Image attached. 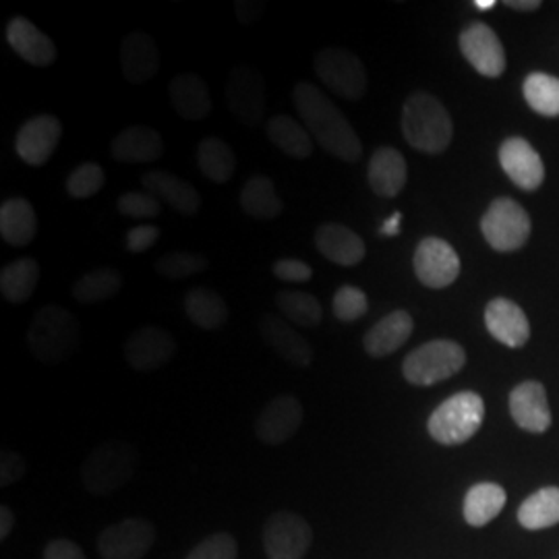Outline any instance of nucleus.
<instances>
[{"label": "nucleus", "mask_w": 559, "mask_h": 559, "mask_svg": "<svg viewBox=\"0 0 559 559\" xmlns=\"http://www.w3.org/2000/svg\"><path fill=\"white\" fill-rule=\"evenodd\" d=\"M293 100L305 129L330 156L340 158L342 162L360 160L362 143L355 127L340 112L338 106L321 92L320 87H316L313 83L300 81L293 90Z\"/></svg>", "instance_id": "1"}, {"label": "nucleus", "mask_w": 559, "mask_h": 559, "mask_svg": "<svg viewBox=\"0 0 559 559\" xmlns=\"http://www.w3.org/2000/svg\"><path fill=\"white\" fill-rule=\"evenodd\" d=\"M402 135L423 154L438 156L454 138V122L448 108L429 92H415L402 108Z\"/></svg>", "instance_id": "2"}, {"label": "nucleus", "mask_w": 559, "mask_h": 559, "mask_svg": "<svg viewBox=\"0 0 559 559\" xmlns=\"http://www.w3.org/2000/svg\"><path fill=\"white\" fill-rule=\"evenodd\" d=\"M27 342L36 359L57 365L80 346V321L60 305H44L32 318Z\"/></svg>", "instance_id": "3"}, {"label": "nucleus", "mask_w": 559, "mask_h": 559, "mask_svg": "<svg viewBox=\"0 0 559 559\" xmlns=\"http://www.w3.org/2000/svg\"><path fill=\"white\" fill-rule=\"evenodd\" d=\"M138 462V450L129 441H104L83 462L81 483L96 496L115 493L135 475Z\"/></svg>", "instance_id": "4"}, {"label": "nucleus", "mask_w": 559, "mask_h": 559, "mask_svg": "<svg viewBox=\"0 0 559 559\" xmlns=\"http://www.w3.org/2000/svg\"><path fill=\"white\" fill-rule=\"evenodd\" d=\"M485 402L475 392H459L441 402L429 417V436L443 445H460L479 431Z\"/></svg>", "instance_id": "5"}, {"label": "nucleus", "mask_w": 559, "mask_h": 559, "mask_svg": "<svg viewBox=\"0 0 559 559\" xmlns=\"http://www.w3.org/2000/svg\"><path fill=\"white\" fill-rule=\"evenodd\" d=\"M466 365V353L454 340H431L420 344L402 362V373L413 385H433L456 376Z\"/></svg>", "instance_id": "6"}, {"label": "nucleus", "mask_w": 559, "mask_h": 559, "mask_svg": "<svg viewBox=\"0 0 559 559\" xmlns=\"http://www.w3.org/2000/svg\"><path fill=\"white\" fill-rule=\"evenodd\" d=\"M316 75L325 90L344 100L357 102L367 94V71L357 55L344 48H323L313 60Z\"/></svg>", "instance_id": "7"}, {"label": "nucleus", "mask_w": 559, "mask_h": 559, "mask_svg": "<svg viewBox=\"0 0 559 559\" xmlns=\"http://www.w3.org/2000/svg\"><path fill=\"white\" fill-rule=\"evenodd\" d=\"M480 230L496 251H516L531 237V218L519 201L500 198L487 207Z\"/></svg>", "instance_id": "8"}, {"label": "nucleus", "mask_w": 559, "mask_h": 559, "mask_svg": "<svg viewBox=\"0 0 559 559\" xmlns=\"http://www.w3.org/2000/svg\"><path fill=\"white\" fill-rule=\"evenodd\" d=\"M226 104L242 127L251 129L265 117V80L258 69L237 64L226 80Z\"/></svg>", "instance_id": "9"}, {"label": "nucleus", "mask_w": 559, "mask_h": 559, "mask_svg": "<svg viewBox=\"0 0 559 559\" xmlns=\"http://www.w3.org/2000/svg\"><path fill=\"white\" fill-rule=\"evenodd\" d=\"M311 543V524L297 512H274L263 526V549L267 559H302Z\"/></svg>", "instance_id": "10"}, {"label": "nucleus", "mask_w": 559, "mask_h": 559, "mask_svg": "<svg viewBox=\"0 0 559 559\" xmlns=\"http://www.w3.org/2000/svg\"><path fill=\"white\" fill-rule=\"evenodd\" d=\"M156 540L150 520L127 519L106 526L98 537L102 559H143Z\"/></svg>", "instance_id": "11"}, {"label": "nucleus", "mask_w": 559, "mask_h": 559, "mask_svg": "<svg viewBox=\"0 0 559 559\" xmlns=\"http://www.w3.org/2000/svg\"><path fill=\"white\" fill-rule=\"evenodd\" d=\"M122 353L129 367L138 373H154L173 360L177 353V340L164 328L143 325L124 342Z\"/></svg>", "instance_id": "12"}, {"label": "nucleus", "mask_w": 559, "mask_h": 559, "mask_svg": "<svg viewBox=\"0 0 559 559\" xmlns=\"http://www.w3.org/2000/svg\"><path fill=\"white\" fill-rule=\"evenodd\" d=\"M415 274L423 286L440 290L454 284L460 276V258L448 240L427 237L419 242L415 258Z\"/></svg>", "instance_id": "13"}, {"label": "nucleus", "mask_w": 559, "mask_h": 559, "mask_svg": "<svg viewBox=\"0 0 559 559\" xmlns=\"http://www.w3.org/2000/svg\"><path fill=\"white\" fill-rule=\"evenodd\" d=\"M460 50L468 64L489 80H498L506 69V52L498 34L487 23H471L460 34Z\"/></svg>", "instance_id": "14"}, {"label": "nucleus", "mask_w": 559, "mask_h": 559, "mask_svg": "<svg viewBox=\"0 0 559 559\" xmlns=\"http://www.w3.org/2000/svg\"><path fill=\"white\" fill-rule=\"evenodd\" d=\"M62 122L52 115L25 120L15 135L17 156L29 166H44L59 150Z\"/></svg>", "instance_id": "15"}, {"label": "nucleus", "mask_w": 559, "mask_h": 559, "mask_svg": "<svg viewBox=\"0 0 559 559\" xmlns=\"http://www.w3.org/2000/svg\"><path fill=\"white\" fill-rule=\"evenodd\" d=\"M302 420L305 408L299 400L290 394H282L267 402L255 420V436L265 445H282L299 431Z\"/></svg>", "instance_id": "16"}, {"label": "nucleus", "mask_w": 559, "mask_h": 559, "mask_svg": "<svg viewBox=\"0 0 559 559\" xmlns=\"http://www.w3.org/2000/svg\"><path fill=\"white\" fill-rule=\"evenodd\" d=\"M260 334L263 342L278 355L280 359L302 369L311 367L313 348L305 336H300L290 321L274 313H265L261 316Z\"/></svg>", "instance_id": "17"}, {"label": "nucleus", "mask_w": 559, "mask_h": 559, "mask_svg": "<svg viewBox=\"0 0 559 559\" xmlns=\"http://www.w3.org/2000/svg\"><path fill=\"white\" fill-rule=\"evenodd\" d=\"M500 164L510 180L524 191L539 189L545 180V166L537 150L522 138H510L501 143Z\"/></svg>", "instance_id": "18"}, {"label": "nucleus", "mask_w": 559, "mask_h": 559, "mask_svg": "<svg viewBox=\"0 0 559 559\" xmlns=\"http://www.w3.org/2000/svg\"><path fill=\"white\" fill-rule=\"evenodd\" d=\"M120 71L124 80L141 85L160 71V50L145 32H131L120 44Z\"/></svg>", "instance_id": "19"}, {"label": "nucleus", "mask_w": 559, "mask_h": 559, "mask_svg": "<svg viewBox=\"0 0 559 559\" xmlns=\"http://www.w3.org/2000/svg\"><path fill=\"white\" fill-rule=\"evenodd\" d=\"M316 247L325 260L353 267L365 260L367 247L355 230L340 222H325L316 230Z\"/></svg>", "instance_id": "20"}, {"label": "nucleus", "mask_w": 559, "mask_h": 559, "mask_svg": "<svg viewBox=\"0 0 559 559\" xmlns=\"http://www.w3.org/2000/svg\"><path fill=\"white\" fill-rule=\"evenodd\" d=\"M7 41L20 59L34 67H50L57 60V44L25 17H13L7 23Z\"/></svg>", "instance_id": "21"}, {"label": "nucleus", "mask_w": 559, "mask_h": 559, "mask_svg": "<svg viewBox=\"0 0 559 559\" xmlns=\"http://www.w3.org/2000/svg\"><path fill=\"white\" fill-rule=\"evenodd\" d=\"M510 413L516 425L531 433H543L551 425V411L545 388L537 381H524L510 394Z\"/></svg>", "instance_id": "22"}, {"label": "nucleus", "mask_w": 559, "mask_h": 559, "mask_svg": "<svg viewBox=\"0 0 559 559\" xmlns=\"http://www.w3.org/2000/svg\"><path fill=\"white\" fill-rule=\"evenodd\" d=\"M168 100L180 119L200 122L212 112L210 87L195 73H180L168 83Z\"/></svg>", "instance_id": "23"}, {"label": "nucleus", "mask_w": 559, "mask_h": 559, "mask_svg": "<svg viewBox=\"0 0 559 559\" xmlns=\"http://www.w3.org/2000/svg\"><path fill=\"white\" fill-rule=\"evenodd\" d=\"M164 154L160 133L147 124H133L122 129L110 141V156L122 164L156 162Z\"/></svg>", "instance_id": "24"}, {"label": "nucleus", "mask_w": 559, "mask_h": 559, "mask_svg": "<svg viewBox=\"0 0 559 559\" xmlns=\"http://www.w3.org/2000/svg\"><path fill=\"white\" fill-rule=\"evenodd\" d=\"M141 185L147 193L168 203L182 216H195L200 212L201 195L193 185L180 179L168 170H152L141 177Z\"/></svg>", "instance_id": "25"}, {"label": "nucleus", "mask_w": 559, "mask_h": 559, "mask_svg": "<svg viewBox=\"0 0 559 559\" xmlns=\"http://www.w3.org/2000/svg\"><path fill=\"white\" fill-rule=\"evenodd\" d=\"M485 325L493 338L510 348L524 346L531 336L528 320L514 300H491L485 309Z\"/></svg>", "instance_id": "26"}, {"label": "nucleus", "mask_w": 559, "mask_h": 559, "mask_svg": "<svg viewBox=\"0 0 559 559\" xmlns=\"http://www.w3.org/2000/svg\"><path fill=\"white\" fill-rule=\"evenodd\" d=\"M367 180L376 195L380 198H399L400 191L406 187L408 166L406 158L396 147H380L373 152L367 166Z\"/></svg>", "instance_id": "27"}, {"label": "nucleus", "mask_w": 559, "mask_h": 559, "mask_svg": "<svg viewBox=\"0 0 559 559\" xmlns=\"http://www.w3.org/2000/svg\"><path fill=\"white\" fill-rule=\"evenodd\" d=\"M415 330V321L411 318L408 311L396 309L383 320L378 321L362 338V346L369 357L373 359H383L392 353L400 350L406 340L411 338Z\"/></svg>", "instance_id": "28"}, {"label": "nucleus", "mask_w": 559, "mask_h": 559, "mask_svg": "<svg viewBox=\"0 0 559 559\" xmlns=\"http://www.w3.org/2000/svg\"><path fill=\"white\" fill-rule=\"evenodd\" d=\"M38 233L34 205L23 198H11L0 205V237L11 247L29 245Z\"/></svg>", "instance_id": "29"}, {"label": "nucleus", "mask_w": 559, "mask_h": 559, "mask_svg": "<svg viewBox=\"0 0 559 559\" xmlns=\"http://www.w3.org/2000/svg\"><path fill=\"white\" fill-rule=\"evenodd\" d=\"M185 316L201 330H221L228 321V305L214 288L195 286L182 300Z\"/></svg>", "instance_id": "30"}, {"label": "nucleus", "mask_w": 559, "mask_h": 559, "mask_svg": "<svg viewBox=\"0 0 559 559\" xmlns=\"http://www.w3.org/2000/svg\"><path fill=\"white\" fill-rule=\"evenodd\" d=\"M240 207L255 221H276L284 212L274 180L265 175H255L240 189Z\"/></svg>", "instance_id": "31"}, {"label": "nucleus", "mask_w": 559, "mask_h": 559, "mask_svg": "<svg viewBox=\"0 0 559 559\" xmlns=\"http://www.w3.org/2000/svg\"><path fill=\"white\" fill-rule=\"evenodd\" d=\"M40 282V263L34 258L11 261L0 272V295L11 305H21L32 299Z\"/></svg>", "instance_id": "32"}, {"label": "nucleus", "mask_w": 559, "mask_h": 559, "mask_svg": "<svg viewBox=\"0 0 559 559\" xmlns=\"http://www.w3.org/2000/svg\"><path fill=\"white\" fill-rule=\"evenodd\" d=\"M265 135L278 147L280 152H284L290 158L305 160L313 154L316 141L311 138V133L305 129V124H300L286 115H276L267 120Z\"/></svg>", "instance_id": "33"}, {"label": "nucleus", "mask_w": 559, "mask_h": 559, "mask_svg": "<svg viewBox=\"0 0 559 559\" xmlns=\"http://www.w3.org/2000/svg\"><path fill=\"white\" fill-rule=\"evenodd\" d=\"M195 156L201 175L216 185L228 182L237 170V154L221 138L201 140Z\"/></svg>", "instance_id": "34"}, {"label": "nucleus", "mask_w": 559, "mask_h": 559, "mask_svg": "<svg viewBox=\"0 0 559 559\" xmlns=\"http://www.w3.org/2000/svg\"><path fill=\"white\" fill-rule=\"evenodd\" d=\"M124 284V278L119 270L115 267H96L87 274H83L75 284H73V299L80 305H100L104 300L117 297Z\"/></svg>", "instance_id": "35"}, {"label": "nucleus", "mask_w": 559, "mask_h": 559, "mask_svg": "<svg viewBox=\"0 0 559 559\" xmlns=\"http://www.w3.org/2000/svg\"><path fill=\"white\" fill-rule=\"evenodd\" d=\"M506 506V491L496 483H479L464 498V519L471 526H485Z\"/></svg>", "instance_id": "36"}, {"label": "nucleus", "mask_w": 559, "mask_h": 559, "mask_svg": "<svg viewBox=\"0 0 559 559\" xmlns=\"http://www.w3.org/2000/svg\"><path fill=\"white\" fill-rule=\"evenodd\" d=\"M276 307L284 320L307 330L318 328L323 320L320 300L302 290H280L276 295Z\"/></svg>", "instance_id": "37"}, {"label": "nucleus", "mask_w": 559, "mask_h": 559, "mask_svg": "<svg viewBox=\"0 0 559 559\" xmlns=\"http://www.w3.org/2000/svg\"><path fill=\"white\" fill-rule=\"evenodd\" d=\"M520 524L531 531L549 528L559 522V489L545 487L520 506Z\"/></svg>", "instance_id": "38"}, {"label": "nucleus", "mask_w": 559, "mask_h": 559, "mask_svg": "<svg viewBox=\"0 0 559 559\" xmlns=\"http://www.w3.org/2000/svg\"><path fill=\"white\" fill-rule=\"evenodd\" d=\"M524 100L543 117H559V80L547 73H531L524 85Z\"/></svg>", "instance_id": "39"}, {"label": "nucleus", "mask_w": 559, "mask_h": 559, "mask_svg": "<svg viewBox=\"0 0 559 559\" xmlns=\"http://www.w3.org/2000/svg\"><path fill=\"white\" fill-rule=\"evenodd\" d=\"M210 265V261L205 255L195 253V251H175V253H166L160 260L156 261V272L168 280H185L191 276H198L205 267Z\"/></svg>", "instance_id": "40"}, {"label": "nucleus", "mask_w": 559, "mask_h": 559, "mask_svg": "<svg viewBox=\"0 0 559 559\" xmlns=\"http://www.w3.org/2000/svg\"><path fill=\"white\" fill-rule=\"evenodd\" d=\"M106 182V173L96 162H83L67 179V195L73 200H87L100 193Z\"/></svg>", "instance_id": "41"}, {"label": "nucleus", "mask_w": 559, "mask_h": 559, "mask_svg": "<svg viewBox=\"0 0 559 559\" xmlns=\"http://www.w3.org/2000/svg\"><path fill=\"white\" fill-rule=\"evenodd\" d=\"M332 309H334L336 320L342 321V323H353V321H359L360 318L367 316L369 299L357 286L344 284V286H340L336 295H334Z\"/></svg>", "instance_id": "42"}, {"label": "nucleus", "mask_w": 559, "mask_h": 559, "mask_svg": "<svg viewBox=\"0 0 559 559\" xmlns=\"http://www.w3.org/2000/svg\"><path fill=\"white\" fill-rule=\"evenodd\" d=\"M120 216L133 221H154L162 212V203L156 195L147 191H129L117 201Z\"/></svg>", "instance_id": "43"}, {"label": "nucleus", "mask_w": 559, "mask_h": 559, "mask_svg": "<svg viewBox=\"0 0 559 559\" xmlns=\"http://www.w3.org/2000/svg\"><path fill=\"white\" fill-rule=\"evenodd\" d=\"M239 545L228 533H214L207 539L201 540L195 549L185 559H237Z\"/></svg>", "instance_id": "44"}, {"label": "nucleus", "mask_w": 559, "mask_h": 559, "mask_svg": "<svg viewBox=\"0 0 559 559\" xmlns=\"http://www.w3.org/2000/svg\"><path fill=\"white\" fill-rule=\"evenodd\" d=\"M160 239V228L154 224H140L133 226L127 237H124V245L129 249V253H145L147 249H152Z\"/></svg>", "instance_id": "45"}, {"label": "nucleus", "mask_w": 559, "mask_h": 559, "mask_svg": "<svg viewBox=\"0 0 559 559\" xmlns=\"http://www.w3.org/2000/svg\"><path fill=\"white\" fill-rule=\"evenodd\" d=\"M27 473V464L17 452L4 450L0 456V487H9L20 483Z\"/></svg>", "instance_id": "46"}, {"label": "nucleus", "mask_w": 559, "mask_h": 559, "mask_svg": "<svg viewBox=\"0 0 559 559\" xmlns=\"http://www.w3.org/2000/svg\"><path fill=\"white\" fill-rule=\"evenodd\" d=\"M274 274L282 282H293V284H302V282H309L313 278L311 265H307L305 261L293 260V258L276 261L274 263Z\"/></svg>", "instance_id": "47"}, {"label": "nucleus", "mask_w": 559, "mask_h": 559, "mask_svg": "<svg viewBox=\"0 0 559 559\" xmlns=\"http://www.w3.org/2000/svg\"><path fill=\"white\" fill-rule=\"evenodd\" d=\"M41 559H87L83 549L75 540L55 539L50 540L41 554Z\"/></svg>", "instance_id": "48"}, {"label": "nucleus", "mask_w": 559, "mask_h": 559, "mask_svg": "<svg viewBox=\"0 0 559 559\" xmlns=\"http://www.w3.org/2000/svg\"><path fill=\"white\" fill-rule=\"evenodd\" d=\"M235 15L240 25L253 27L263 17V4L260 0H237L235 2Z\"/></svg>", "instance_id": "49"}, {"label": "nucleus", "mask_w": 559, "mask_h": 559, "mask_svg": "<svg viewBox=\"0 0 559 559\" xmlns=\"http://www.w3.org/2000/svg\"><path fill=\"white\" fill-rule=\"evenodd\" d=\"M13 526H15L13 510L9 506H2L0 508V539H7L13 533Z\"/></svg>", "instance_id": "50"}, {"label": "nucleus", "mask_w": 559, "mask_h": 559, "mask_svg": "<svg viewBox=\"0 0 559 559\" xmlns=\"http://www.w3.org/2000/svg\"><path fill=\"white\" fill-rule=\"evenodd\" d=\"M400 221H402V214L396 212L392 218L383 222V226L380 228V235L383 237H396L400 233Z\"/></svg>", "instance_id": "51"}, {"label": "nucleus", "mask_w": 559, "mask_h": 559, "mask_svg": "<svg viewBox=\"0 0 559 559\" xmlns=\"http://www.w3.org/2000/svg\"><path fill=\"white\" fill-rule=\"evenodd\" d=\"M506 4L516 11H535L540 7L539 0H506Z\"/></svg>", "instance_id": "52"}, {"label": "nucleus", "mask_w": 559, "mask_h": 559, "mask_svg": "<svg viewBox=\"0 0 559 559\" xmlns=\"http://www.w3.org/2000/svg\"><path fill=\"white\" fill-rule=\"evenodd\" d=\"M475 7H477L479 11H489V9L496 7V0H475Z\"/></svg>", "instance_id": "53"}]
</instances>
